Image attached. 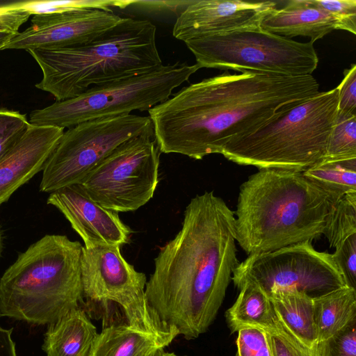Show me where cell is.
I'll return each instance as SVG.
<instances>
[{"instance_id":"obj_18","label":"cell","mask_w":356,"mask_h":356,"mask_svg":"<svg viewBox=\"0 0 356 356\" xmlns=\"http://www.w3.org/2000/svg\"><path fill=\"white\" fill-rule=\"evenodd\" d=\"M98 333L81 307L48 325L42 350L47 356H88Z\"/></svg>"},{"instance_id":"obj_5","label":"cell","mask_w":356,"mask_h":356,"mask_svg":"<svg viewBox=\"0 0 356 356\" xmlns=\"http://www.w3.org/2000/svg\"><path fill=\"white\" fill-rule=\"evenodd\" d=\"M83 245L47 234L20 253L0 279V314L52 324L83 303Z\"/></svg>"},{"instance_id":"obj_3","label":"cell","mask_w":356,"mask_h":356,"mask_svg":"<svg viewBox=\"0 0 356 356\" xmlns=\"http://www.w3.org/2000/svg\"><path fill=\"white\" fill-rule=\"evenodd\" d=\"M338 200L302 172L259 170L240 186L236 242L250 255L312 241Z\"/></svg>"},{"instance_id":"obj_33","label":"cell","mask_w":356,"mask_h":356,"mask_svg":"<svg viewBox=\"0 0 356 356\" xmlns=\"http://www.w3.org/2000/svg\"><path fill=\"white\" fill-rule=\"evenodd\" d=\"M338 89V113L356 114V65L343 72V79Z\"/></svg>"},{"instance_id":"obj_13","label":"cell","mask_w":356,"mask_h":356,"mask_svg":"<svg viewBox=\"0 0 356 356\" xmlns=\"http://www.w3.org/2000/svg\"><path fill=\"white\" fill-rule=\"evenodd\" d=\"M112 11L79 9L35 15L31 25L18 32L3 49H63L88 44L118 24Z\"/></svg>"},{"instance_id":"obj_16","label":"cell","mask_w":356,"mask_h":356,"mask_svg":"<svg viewBox=\"0 0 356 356\" xmlns=\"http://www.w3.org/2000/svg\"><path fill=\"white\" fill-rule=\"evenodd\" d=\"M63 133L62 128L31 124L0 159V205L42 170Z\"/></svg>"},{"instance_id":"obj_34","label":"cell","mask_w":356,"mask_h":356,"mask_svg":"<svg viewBox=\"0 0 356 356\" xmlns=\"http://www.w3.org/2000/svg\"><path fill=\"white\" fill-rule=\"evenodd\" d=\"M30 16L31 14L22 8L21 1L0 5V31L17 33L19 27Z\"/></svg>"},{"instance_id":"obj_15","label":"cell","mask_w":356,"mask_h":356,"mask_svg":"<svg viewBox=\"0 0 356 356\" xmlns=\"http://www.w3.org/2000/svg\"><path fill=\"white\" fill-rule=\"evenodd\" d=\"M47 202L57 208L81 236L86 248L128 243L130 228L118 213L94 201L81 184L64 186L50 193Z\"/></svg>"},{"instance_id":"obj_37","label":"cell","mask_w":356,"mask_h":356,"mask_svg":"<svg viewBox=\"0 0 356 356\" xmlns=\"http://www.w3.org/2000/svg\"><path fill=\"white\" fill-rule=\"evenodd\" d=\"M16 34L8 31H0V50H3Z\"/></svg>"},{"instance_id":"obj_9","label":"cell","mask_w":356,"mask_h":356,"mask_svg":"<svg viewBox=\"0 0 356 356\" xmlns=\"http://www.w3.org/2000/svg\"><path fill=\"white\" fill-rule=\"evenodd\" d=\"M150 131L115 147L79 183L103 207L134 211L153 197L159 183L160 152Z\"/></svg>"},{"instance_id":"obj_21","label":"cell","mask_w":356,"mask_h":356,"mask_svg":"<svg viewBox=\"0 0 356 356\" xmlns=\"http://www.w3.org/2000/svg\"><path fill=\"white\" fill-rule=\"evenodd\" d=\"M317 342L325 340L356 319V289L343 286L313 298Z\"/></svg>"},{"instance_id":"obj_10","label":"cell","mask_w":356,"mask_h":356,"mask_svg":"<svg viewBox=\"0 0 356 356\" xmlns=\"http://www.w3.org/2000/svg\"><path fill=\"white\" fill-rule=\"evenodd\" d=\"M150 131L149 116L134 114L92 120L69 128L43 167L40 191L51 193L79 184L121 143Z\"/></svg>"},{"instance_id":"obj_19","label":"cell","mask_w":356,"mask_h":356,"mask_svg":"<svg viewBox=\"0 0 356 356\" xmlns=\"http://www.w3.org/2000/svg\"><path fill=\"white\" fill-rule=\"evenodd\" d=\"M173 340L140 331L128 323L112 324L98 333L88 356H154Z\"/></svg>"},{"instance_id":"obj_12","label":"cell","mask_w":356,"mask_h":356,"mask_svg":"<svg viewBox=\"0 0 356 356\" xmlns=\"http://www.w3.org/2000/svg\"><path fill=\"white\" fill-rule=\"evenodd\" d=\"M232 275L236 288L254 283L267 296L298 291L315 298L347 286L332 254L316 250L311 241L250 254Z\"/></svg>"},{"instance_id":"obj_2","label":"cell","mask_w":356,"mask_h":356,"mask_svg":"<svg viewBox=\"0 0 356 356\" xmlns=\"http://www.w3.org/2000/svg\"><path fill=\"white\" fill-rule=\"evenodd\" d=\"M235 215L213 191L192 198L177 235L160 248L145 296L160 318L186 339L214 321L236 257Z\"/></svg>"},{"instance_id":"obj_7","label":"cell","mask_w":356,"mask_h":356,"mask_svg":"<svg viewBox=\"0 0 356 356\" xmlns=\"http://www.w3.org/2000/svg\"><path fill=\"white\" fill-rule=\"evenodd\" d=\"M200 67L177 62L149 72L94 86L80 95L33 111L31 124L71 128L80 123L149 111L172 95Z\"/></svg>"},{"instance_id":"obj_29","label":"cell","mask_w":356,"mask_h":356,"mask_svg":"<svg viewBox=\"0 0 356 356\" xmlns=\"http://www.w3.org/2000/svg\"><path fill=\"white\" fill-rule=\"evenodd\" d=\"M30 125L25 114L0 109V159L19 140Z\"/></svg>"},{"instance_id":"obj_23","label":"cell","mask_w":356,"mask_h":356,"mask_svg":"<svg viewBox=\"0 0 356 356\" xmlns=\"http://www.w3.org/2000/svg\"><path fill=\"white\" fill-rule=\"evenodd\" d=\"M302 173L338 200L356 192V159L321 160Z\"/></svg>"},{"instance_id":"obj_32","label":"cell","mask_w":356,"mask_h":356,"mask_svg":"<svg viewBox=\"0 0 356 356\" xmlns=\"http://www.w3.org/2000/svg\"><path fill=\"white\" fill-rule=\"evenodd\" d=\"M332 254L346 285L356 289V234L335 247Z\"/></svg>"},{"instance_id":"obj_30","label":"cell","mask_w":356,"mask_h":356,"mask_svg":"<svg viewBox=\"0 0 356 356\" xmlns=\"http://www.w3.org/2000/svg\"><path fill=\"white\" fill-rule=\"evenodd\" d=\"M237 332L236 356H272L264 329L257 326H245Z\"/></svg>"},{"instance_id":"obj_28","label":"cell","mask_w":356,"mask_h":356,"mask_svg":"<svg viewBox=\"0 0 356 356\" xmlns=\"http://www.w3.org/2000/svg\"><path fill=\"white\" fill-rule=\"evenodd\" d=\"M313 349L318 356H356V319Z\"/></svg>"},{"instance_id":"obj_6","label":"cell","mask_w":356,"mask_h":356,"mask_svg":"<svg viewBox=\"0 0 356 356\" xmlns=\"http://www.w3.org/2000/svg\"><path fill=\"white\" fill-rule=\"evenodd\" d=\"M338 102L337 88L319 92L255 131L231 140L221 154L259 170L303 172L325 155Z\"/></svg>"},{"instance_id":"obj_25","label":"cell","mask_w":356,"mask_h":356,"mask_svg":"<svg viewBox=\"0 0 356 356\" xmlns=\"http://www.w3.org/2000/svg\"><path fill=\"white\" fill-rule=\"evenodd\" d=\"M352 159H356V114L338 113L322 160Z\"/></svg>"},{"instance_id":"obj_4","label":"cell","mask_w":356,"mask_h":356,"mask_svg":"<svg viewBox=\"0 0 356 356\" xmlns=\"http://www.w3.org/2000/svg\"><path fill=\"white\" fill-rule=\"evenodd\" d=\"M156 31L149 20L122 17L88 44L29 49L27 51L42 72V79L35 87L63 101L77 97L92 86L154 70L163 65Z\"/></svg>"},{"instance_id":"obj_11","label":"cell","mask_w":356,"mask_h":356,"mask_svg":"<svg viewBox=\"0 0 356 356\" xmlns=\"http://www.w3.org/2000/svg\"><path fill=\"white\" fill-rule=\"evenodd\" d=\"M81 272L83 296L90 300L117 303L128 324L140 331L174 339L179 335L149 305L145 296L146 276L126 261L120 246H83Z\"/></svg>"},{"instance_id":"obj_22","label":"cell","mask_w":356,"mask_h":356,"mask_svg":"<svg viewBox=\"0 0 356 356\" xmlns=\"http://www.w3.org/2000/svg\"><path fill=\"white\" fill-rule=\"evenodd\" d=\"M234 305L226 311L225 317L232 332L245 326L265 329L274 323L275 313L265 291L257 284H241Z\"/></svg>"},{"instance_id":"obj_36","label":"cell","mask_w":356,"mask_h":356,"mask_svg":"<svg viewBox=\"0 0 356 356\" xmlns=\"http://www.w3.org/2000/svg\"><path fill=\"white\" fill-rule=\"evenodd\" d=\"M13 330L0 326V356H17L15 344L11 338Z\"/></svg>"},{"instance_id":"obj_14","label":"cell","mask_w":356,"mask_h":356,"mask_svg":"<svg viewBox=\"0 0 356 356\" xmlns=\"http://www.w3.org/2000/svg\"><path fill=\"white\" fill-rule=\"evenodd\" d=\"M277 8L271 1L193 0L177 17L173 36L187 40L211 35L260 27Z\"/></svg>"},{"instance_id":"obj_27","label":"cell","mask_w":356,"mask_h":356,"mask_svg":"<svg viewBox=\"0 0 356 356\" xmlns=\"http://www.w3.org/2000/svg\"><path fill=\"white\" fill-rule=\"evenodd\" d=\"M267 334L272 356H318L292 335L275 314L273 325L264 329Z\"/></svg>"},{"instance_id":"obj_26","label":"cell","mask_w":356,"mask_h":356,"mask_svg":"<svg viewBox=\"0 0 356 356\" xmlns=\"http://www.w3.org/2000/svg\"><path fill=\"white\" fill-rule=\"evenodd\" d=\"M22 6L31 15L59 13L79 9H100L112 11L111 8H121L120 1L75 0V1H25Z\"/></svg>"},{"instance_id":"obj_8","label":"cell","mask_w":356,"mask_h":356,"mask_svg":"<svg viewBox=\"0 0 356 356\" xmlns=\"http://www.w3.org/2000/svg\"><path fill=\"white\" fill-rule=\"evenodd\" d=\"M184 42L200 69L303 76L312 75L318 64L312 42H298L261 26L200 37Z\"/></svg>"},{"instance_id":"obj_24","label":"cell","mask_w":356,"mask_h":356,"mask_svg":"<svg viewBox=\"0 0 356 356\" xmlns=\"http://www.w3.org/2000/svg\"><path fill=\"white\" fill-rule=\"evenodd\" d=\"M356 234V192L343 195L330 209L323 234L330 247L335 248Z\"/></svg>"},{"instance_id":"obj_1","label":"cell","mask_w":356,"mask_h":356,"mask_svg":"<svg viewBox=\"0 0 356 356\" xmlns=\"http://www.w3.org/2000/svg\"><path fill=\"white\" fill-rule=\"evenodd\" d=\"M312 75L224 72L182 88L148 111L159 152L194 159L221 154L319 92Z\"/></svg>"},{"instance_id":"obj_20","label":"cell","mask_w":356,"mask_h":356,"mask_svg":"<svg viewBox=\"0 0 356 356\" xmlns=\"http://www.w3.org/2000/svg\"><path fill=\"white\" fill-rule=\"evenodd\" d=\"M278 319L309 348L317 343L313 298L298 291H277L268 295Z\"/></svg>"},{"instance_id":"obj_17","label":"cell","mask_w":356,"mask_h":356,"mask_svg":"<svg viewBox=\"0 0 356 356\" xmlns=\"http://www.w3.org/2000/svg\"><path fill=\"white\" fill-rule=\"evenodd\" d=\"M260 26L289 38L307 37L312 43L334 30H340L336 17L314 6L309 0H291L283 8H275L264 18Z\"/></svg>"},{"instance_id":"obj_31","label":"cell","mask_w":356,"mask_h":356,"mask_svg":"<svg viewBox=\"0 0 356 356\" xmlns=\"http://www.w3.org/2000/svg\"><path fill=\"white\" fill-rule=\"evenodd\" d=\"M310 3L337 19L340 30L356 34L355 0H309Z\"/></svg>"},{"instance_id":"obj_35","label":"cell","mask_w":356,"mask_h":356,"mask_svg":"<svg viewBox=\"0 0 356 356\" xmlns=\"http://www.w3.org/2000/svg\"><path fill=\"white\" fill-rule=\"evenodd\" d=\"M193 1V0L170 1H135L131 0V6H137L146 10L169 11L176 13L177 17Z\"/></svg>"},{"instance_id":"obj_38","label":"cell","mask_w":356,"mask_h":356,"mask_svg":"<svg viewBox=\"0 0 356 356\" xmlns=\"http://www.w3.org/2000/svg\"><path fill=\"white\" fill-rule=\"evenodd\" d=\"M3 250V236L0 229V257Z\"/></svg>"}]
</instances>
